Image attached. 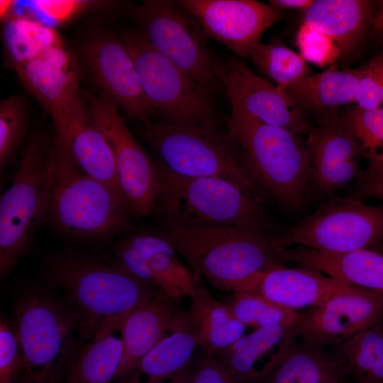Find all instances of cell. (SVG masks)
Listing matches in <instances>:
<instances>
[{
	"label": "cell",
	"mask_w": 383,
	"mask_h": 383,
	"mask_svg": "<svg viewBox=\"0 0 383 383\" xmlns=\"http://www.w3.org/2000/svg\"><path fill=\"white\" fill-rule=\"evenodd\" d=\"M300 326L255 328L216 356L240 382L262 383L268 370L297 342Z\"/></svg>",
	"instance_id": "obj_22"
},
{
	"label": "cell",
	"mask_w": 383,
	"mask_h": 383,
	"mask_svg": "<svg viewBox=\"0 0 383 383\" xmlns=\"http://www.w3.org/2000/svg\"><path fill=\"white\" fill-rule=\"evenodd\" d=\"M376 59L377 61V66H378L380 98H381L382 105H383V47L379 55L376 57Z\"/></svg>",
	"instance_id": "obj_44"
},
{
	"label": "cell",
	"mask_w": 383,
	"mask_h": 383,
	"mask_svg": "<svg viewBox=\"0 0 383 383\" xmlns=\"http://www.w3.org/2000/svg\"><path fill=\"white\" fill-rule=\"evenodd\" d=\"M329 353L356 383H383V323L332 347Z\"/></svg>",
	"instance_id": "obj_31"
},
{
	"label": "cell",
	"mask_w": 383,
	"mask_h": 383,
	"mask_svg": "<svg viewBox=\"0 0 383 383\" xmlns=\"http://www.w3.org/2000/svg\"><path fill=\"white\" fill-rule=\"evenodd\" d=\"M130 315L110 316L97 325L72 363L65 383H109L123 357V331Z\"/></svg>",
	"instance_id": "obj_26"
},
{
	"label": "cell",
	"mask_w": 383,
	"mask_h": 383,
	"mask_svg": "<svg viewBox=\"0 0 383 383\" xmlns=\"http://www.w3.org/2000/svg\"><path fill=\"white\" fill-rule=\"evenodd\" d=\"M12 324L23 355L21 383H55L74 357L80 313L42 291H26L16 301Z\"/></svg>",
	"instance_id": "obj_7"
},
{
	"label": "cell",
	"mask_w": 383,
	"mask_h": 383,
	"mask_svg": "<svg viewBox=\"0 0 383 383\" xmlns=\"http://www.w3.org/2000/svg\"><path fill=\"white\" fill-rule=\"evenodd\" d=\"M383 323V292L352 286L304 313L303 341L319 348L341 344Z\"/></svg>",
	"instance_id": "obj_17"
},
{
	"label": "cell",
	"mask_w": 383,
	"mask_h": 383,
	"mask_svg": "<svg viewBox=\"0 0 383 383\" xmlns=\"http://www.w3.org/2000/svg\"><path fill=\"white\" fill-rule=\"evenodd\" d=\"M120 39L135 64L143 90L165 121L217 130L211 94L157 51L138 28H127Z\"/></svg>",
	"instance_id": "obj_9"
},
{
	"label": "cell",
	"mask_w": 383,
	"mask_h": 383,
	"mask_svg": "<svg viewBox=\"0 0 383 383\" xmlns=\"http://www.w3.org/2000/svg\"><path fill=\"white\" fill-rule=\"evenodd\" d=\"M145 140L170 171L186 177H216L232 181L255 195L257 187L240 162L229 133L171 123L142 125Z\"/></svg>",
	"instance_id": "obj_8"
},
{
	"label": "cell",
	"mask_w": 383,
	"mask_h": 383,
	"mask_svg": "<svg viewBox=\"0 0 383 383\" xmlns=\"http://www.w3.org/2000/svg\"><path fill=\"white\" fill-rule=\"evenodd\" d=\"M313 2V0H271L270 4L280 11L286 9H297L304 11Z\"/></svg>",
	"instance_id": "obj_42"
},
{
	"label": "cell",
	"mask_w": 383,
	"mask_h": 383,
	"mask_svg": "<svg viewBox=\"0 0 383 383\" xmlns=\"http://www.w3.org/2000/svg\"><path fill=\"white\" fill-rule=\"evenodd\" d=\"M357 106L365 109L382 106L378 66L376 57L362 67L355 96Z\"/></svg>",
	"instance_id": "obj_40"
},
{
	"label": "cell",
	"mask_w": 383,
	"mask_h": 383,
	"mask_svg": "<svg viewBox=\"0 0 383 383\" xmlns=\"http://www.w3.org/2000/svg\"><path fill=\"white\" fill-rule=\"evenodd\" d=\"M91 116L113 154L117 174L131 212L145 217L155 209L159 174L121 116L117 105L108 97L82 91Z\"/></svg>",
	"instance_id": "obj_12"
},
{
	"label": "cell",
	"mask_w": 383,
	"mask_h": 383,
	"mask_svg": "<svg viewBox=\"0 0 383 383\" xmlns=\"http://www.w3.org/2000/svg\"><path fill=\"white\" fill-rule=\"evenodd\" d=\"M23 368L21 345L12 322L0 321V383H20Z\"/></svg>",
	"instance_id": "obj_38"
},
{
	"label": "cell",
	"mask_w": 383,
	"mask_h": 383,
	"mask_svg": "<svg viewBox=\"0 0 383 383\" xmlns=\"http://www.w3.org/2000/svg\"><path fill=\"white\" fill-rule=\"evenodd\" d=\"M196 337L184 313L172 332L139 362L126 383H163L191 365L199 348Z\"/></svg>",
	"instance_id": "obj_28"
},
{
	"label": "cell",
	"mask_w": 383,
	"mask_h": 383,
	"mask_svg": "<svg viewBox=\"0 0 383 383\" xmlns=\"http://www.w3.org/2000/svg\"><path fill=\"white\" fill-rule=\"evenodd\" d=\"M4 53L12 67L38 55L62 38L52 28L26 17H13L5 25Z\"/></svg>",
	"instance_id": "obj_33"
},
{
	"label": "cell",
	"mask_w": 383,
	"mask_h": 383,
	"mask_svg": "<svg viewBox=\"0 0 383 383\" xmlns=\"http://www.w3.org/2000/svg\"><path fill=\"white\" fill-rule=\"evenodd\" d=\"M345 377L328 352L303 341L270 368L262 383H345Z\"/></svg>",
	"instance_id": "obj_30"
},
{
	"label": "cell",
	"mask_w": 383,
	"mask_h": 383,
	"mask_svg": "<svg viewBox=\"0 0 383 383\" xmlns=\"http://www.w3.org/2000/svg\"><path fill=\"white\" fill-rule=\"evenodd\" d=\"M340 118L361 145L368 162L383 163V106L374 109L350 107Z\"/></svg>",
	"instance_id": "obj_36"
},
{
	"label": "cell",
	"mask_w": 383,
	"mask_h": 383,
	"mask_svg": "<svg viewBox=\"0 0 383 383\" xmlns=\"http://www.w3.org/2000/svg\"><path fill=\"white\" fill-rule=\"evenodd\" d=\"M180 303L159 289L130 314L123 327V357L116 379L128 376L141 359L172 332L184 313Z\"/></svg>",
	"instance_id": "obj_23"
},
{
	"label": "cell",
	"mask_w": 383,
	"mask_h": 383,
	"mask_svg": "<svg viewBox=\"0 0 383 383\" xmlns=\"http://www.w3.org/2000/svg\"><path fill=\"white\" fill-rule=\"evenodd\" d=\"M26 101L11 95L0 103V170L2 174L21 146L28 129Z\"/></svg>",
	"instance_id": "obj_35"
},
{
	"label": "cell",
	"mask_w": 383,
	"mask_h": 383,
	"mask_svg": "<svg viewBox=\"0 0 383 383\" xmlns=\"http://www.w3.org/2000/svg\"><path fill=\"white\" fill-rule=\"evenodd\" d=\"M374 3L367 0H313L304 11L303 23L331 38L340 58L354 55L371 28Z\"/></svg>",
	"instance_id": "obj_25"
},
{
	"label": "cell",
	"mask_w": 383,
	"mask_h": 383,
	"mask_svg": "<svg viewBox=\"0 0 383 383\" xmlns=\"http://www.w3.org/2000/svg\"><path fill=\"white\" fill-rule=\"evenodd\" d=\"M296 44L302 58L319 67L340 58V50L331 38L304 23L298 30Z\"/></svg>",
	"instance_id": "obj_37"
},
{
	"label": "cell",
	"mask_w": 383,
	"mask_h": 383,
	"mask_svg": "<svg viewBox=\"0 0 383 383\" xmlns=\"http://www.w3.org/2000/svg\"><path fill=\"white\" fill-rule=\"evenodd\" d=\"M189 383H243L216 355L201 353L192 361L189 372Z\"/></svg>",
	"instance_id": "obj_39"
},
{
	"label": "cell",
	"mask_w": 383,
	"mask_h": 383,
	"mask_svg": "<svg viewBox=\"0 0 383 383\" xmlns=\"http://www.w3.org/2000/svg\"><path fill=\"white\" fill-rule=\"evenodd\" d=\"M190 366L182 370L174 377L169 380L168 383H189V372Z\"/></svg>",
	"instance_id": "obj_45"
},
{
	"label": "cell",
	"mask_w": 383,
	"mask_h": 383,
	"mask_svg": "<svg viewBox=\"0 0 383 383\" xmlns=\"http://www.w3.org/2000/svg\"><path fill=\"white\" fill-rule=\"evenodd\" d=\"M362 67L338 69L311 74L285 91L301 110L321 114V123L335 118L342 106L355 103V96Z\"/></svg>",
	"instance_id": "obj_27"
},
{
	"label": "cell",
	"mask_w": 383,
	"mask_h": 383,
	"mask_svg": "<svg viewBox=\"0 0 383 383\" xmlns=\"http://www.w3.org/2000/svg\"><path fill=\"white\" fill-rule=\"evenodd\" d=\"M206 34L246 58L282 11L254 0H181Z\"/></svg>",
	"instance_id": "obj_15"
},
{
	"label": "cell",
	"mask_w": 383,
	"mask_h": 383,
	"mask_svg": "<svg viewBox=\"0 0 383 383\" xmlns=\"http://www.w3.org/2000/svg\"><path fill=\"white\" fill-rule=\"evenodd\" d=\"M246 59L284 91L312 74V70L302 57L277 38L255 45Z\"/></svg>",
	"instance_id": "obj_32"
},
{
	"label": "cell",
	"mask_w": 383,
	"mask_h": 383,
	"mask_svg": "<svg viewBox=\"0 0 383 383\" xmlns=\"http://www.w3.org/2000/svg\"><path fill=\"white\" fill-rule=\"evenodd\" d=\"M131 13L138 29L157 51L211 94L223 91L214 74L215 54L206 33L179 1L145 0Z\"/></svg>",
	"instance_id": "obj_10"
},
{
	"label": "cell",
	"mask_w": 383,
	"mask_h": 383,
	"mask_svg": "<svg viewBox=\"0 0 383 383\" xmlns=\"http://www.w3.org/2000/svg\"><path fill=\"white\" fill-rule=\"evenodd\" d=\"M165 234L196 277L223 291L282 262L262 228L173 226Z\"/></svg>",
	"instance_id": "obj_3"
},
{
	"label": "cell",
	"mask_w": 383,
	"mask_h": 383,
	"mask_svg": "<svg viewBox=\"0 0 383 383\" xmlns=\"http://www.w3.org/2000/svg\"><path fill=\"white\" fill-rule=\"evenodd\" d=\"M45 274L80 313L78 330L85 340L104 318L130 315L159 289L137 278L116 259L71 252L50 257Z\"/></svg>",
	"instance_id": "obj_1"
},
{
	"label": "cell",
	"mask_w": 383,
	"mask_h": 383,
	"mask_svg": "<svg viewBox=\"0 0 383 383\" xmlns=\"http://www.w3.org/2000/svg\"><path fill=\"white\" fill-rule=\"evenodd\" d=\"M21 82L51 116L53 124L81 94L80 67L62 40L13 67Z\"/></svg>",
	"instance_id": "obj_18"
},
{
	"label": "cell",
	"mask_w": 383,
	"mask_h": 383,
	"mask_svg": "<svg viewBox=\"0 0 383 383\" xmlns=\"http://www.w3.org/2000/svg\"><path fill=\"white\" fill-rule=\"evenodd\" d=\"M355 196L383 200V163L368 162L358 178Z\"/></svg>",
	"instance_id": "obj_41"
},
{
	"label": "cell",
	"mask_w": 383,
	"mask_h": 383,
	"mask_svg": "<svg viewBox=\"0 0 383 383\" xmlns=\"http://www.w3.org/2000/svg\"><path fill=\"white\" fill-rule=\"evenodd\" d=\"M79 50L84 69L104 96L142 125L152 121L155 111L143 90L133 60L120 38L104 31L96 32L83 41Z\"/></svg>",
	"instance_id": "obj_14"
},
{
	"label": "cell",
	"mask_w": 383,
	"mask_h": 383,
	"mask_svg": "<svg viewBox=\"0 0 383 383\" xmlns=\"http://www.w3.org/2000/svg\"><path fill=\"white\" fill-rule=\"evenodd\" d=\"M277 252L282 261L314 269L348 285L383 292V254L368 249L337 252L301 246Z\"/></svg>",
	"instance_id": "obj_24"
},
{
	"label": "cell",
	"mask_w": 383,
	"mask_h": 383,
	"mask_svg": "<svg viewBox=\"0 0 383 383\" xmlns=\"http://www.w3.org/2000/svg\"><path fill=\"white\" fill-rule=\"evenodd\" d=\"M48 219L62 233L81 238L109 236L132 228L126 199L87 173L64 140L51 139Z\"/></svg>",
	"instance_id": "obj_2"
},
{
	"label": "cell",
	"mask_w": 383,
	"mask_h": 383,
	"mask_svg": "<svg viewBox=\"0 0 383 383\" xmlns=\"http://www.w3.org/2000/svg\"><path fill=\"white\" fill-rule=\"evenodd\" d=\"M155 205L168 227H242L267 230L260 201L236 183L216 177H186L156 162Z\"/></svg>",
	"instance_id": "obj_4"
},
{
	"label": "cell",
	"mask_w": 383,
	"mask_h": 383,
	"mask_svg": "<svg viewBox=\"0 0 383 383\" xmlns=\"http://www.w3.org/2000/svg\"><path fill=\"white\" fill-rule=\"evenodd\" d=\"M226 303L234 316L245 326L256 328L299 325L301 323L304 315L260 294L235 292Z\"/></svg>",
	"instance_id": "obj_34"
},
{
	"label": "cell",
	"mask_w": 383,
	"mask_h": 383,
	"mask_svg": "<svg viewBox=\"0 0 383 383\" xmlns=\"http://www.w3.org/2000/svg\"><path fill=\"white\" fill-rule=\"evenodd\" d=\"M51 139L33 133L23 149L9 187L0 200V274H10L48 219Z\"/></svg>",
	"instance_id": "obj_6"
},
{
	"label": "cell",
	"mask_w": 383,
	"mask_h": 383,
	"mask_svg": "<svg viewBox=\"0 0 383 383\" xmlns=\"http://www.w3.org/2000/svg\"><path fill=\"white\" fill-rule=\"evenodd\" d=\"M351 287L314 269L301 265L287 267L282 262L248 277L233 292L260 294L295 310L309 306L318 307Z\"/></svg>",
	"instance_id": "obj_19"
},
{
	"label": "cell",
	"mask_w": 383,
	"mask_h": 383,
	"mask_svg": "<svg viewBox=\"0 0 383 383\" xmlns=\"http://www.w3.org/2000/svg\"><path fill=\"white\" fill-rule=\"evenodd\" d=\"M381 242H382V243H383V238H382V241H381Z\"/></svg>",
	"instance_id": "obj_46"
},
{
	"label": "cell",
	"mask_w": 383,
	"mask_h": 383,
	"mask_svg": "<svg viewBox=\"0 0 383 383\" xmlns=\"http://www.w3.org/2000/svg\"><path fill=\"white\" fill-rule=\"evenodd\" d=\"M213 72L232 113L250 116L298 135L308 134L313 128L285 91L259 77L245 62L215 55Z\"/></svg>",
	"instance_id": "obj_13"
},
{
	"label": "cell",
	"mask_w": 383,
	"mask_h": 383,
	"mask_svg": "<svg viewBox=\"0 0 383 383\" xmlns=\"http://www.w3.org/2000/svg\"><path fill=\"white\" fill-rule=\"evenodd\" d=\"M306 147L312 180L321 191H335L360 177L358 161L365 153L340 118L313 127L308 133Z\"/></svg>",
	"instance_id": "obj_20"
},
{
	"label": "cell",
	"mask_w": 383,
	"mask_h": 383,
	"mask_svg": "<svg viewBox=\"0 0 383 383\" xmlns=\"http://www.w3.org/2000/svg\"><path fill=\"white\" fill-rule=\"evenodd\" d=\"M189 299L187 319L203 353L216 355L245 335L246 326L206 288L200 286Z\"/></svg>",
	"instance_id": "obj_29"
},
{
	"label": "cell",
	"mask_w": 383,
	"mask_h": 383,
	"mask_svg": "<svg viewBox=\"0 0 383 383\" xmlns=\"http://www.w3.org/2000/svg\"><path fill=\"white\" fill-rule=\"evenodd\" d=\"M114 252L115 259L131 274L177 300L191 297L201 286L165 233L128 234L116 243Z\"/></svg>",
	"instance_id": "obj_16"
},
{
	"label": "cell",
	"mask_w": 383,
	"mask_h": 383,
	"mask_svg": "<svg viewBox=\"0 0 383 383\" xmlns=\"http://www.w3.org/2000/svg\"><path fill=\"white\" fill-rule=\"evenodd\" d=\"M377 2V8L374 9L371 28L379 38L383 45V0Z\"/></svg>",
	"instance_id": "obj_43"
},
{
	"label": "cell",
	"mask_w": 383,
	"mask_h": 383,
	"mask_svg": "<svg viewBox=\"0 0 383 383\" xmlns=\"http://www.w3.org/2000/svg\"><path fill=\"white\" fill-rule=\"evenodd\" d=\"M54 132L87 173L125 197L112 150L95 123L82 92L67 115L54 125Z\"/></svg>",
	"instance_id": "obj_21"
},
{
	"label": "cell",
	"mask_w": 383,
	"mask_h": 383,
	"mask_svg": "<svg viewBox=\"0 0 383 383\" xmlns=\"http://www.w3.org/2000/svg\"><path fill=\"white\" fill-rule=\"evenodd\" d=\"M226 121L252 180L282 206L299 208L308 194L312 169L308 148L298 134L238 113L231 112Z\"/></svg>",
	"instance_id": "obj_5"
},
{
	"label": "cell",
	"mask_w": 383,
	"mask_h": 383,
	"mask_svg": "<svg viewBox=\"0 0 383 383\" xmlns=\"http://www.w3.org/2000/svg\"><path fill=\"white\" fill-rule=\"evenodd\" d=\"M383 238V205L364 204L355 197L336 198L273 238L276 250L295 246L329 252L369 247Z\"/></svg>",
	"instance_id": "obj_11"
}]
</instances>
